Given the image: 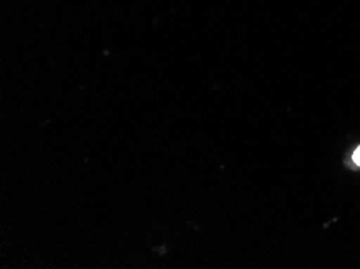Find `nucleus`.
Masks as SVG:
<instances>
[{
  "instance_id": "f257e3e1",
  "label": "nucleus",
  "mask_w": 360,
  "mask_h": 269,
  "mask_svg": "<svg viewBox=\"0 0 360 269\" xmlns=\"http://www.w3.org/2000/svg\"><path fill=\"white\" fill-rule=\"evenodd\" d=\"M352 160H354V163L357 164V166H360V145L356 148V150H354V155H352Z\"/></svg>"
}]
</instances>
